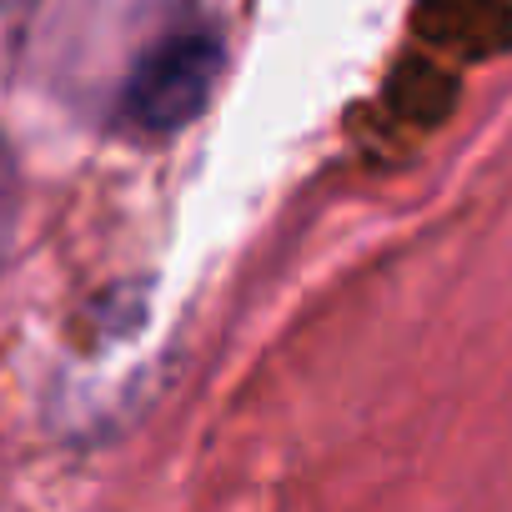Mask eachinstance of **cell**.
Segmentation results:
<instances>
[{
  "instance_id": "6da1fadb",
  "label": "cell",
  "mask_w": 512,
  "mask_h": 512,
  "mask_svg": "<svg viewBox=\"0 0 512 512\" xmlns=\"http://www.w3.org/2000/svg\"><path fill=\"white\" fill-rule=\"evenodd\" d=\"M216 76H221V41L206 31H176L136 61L121 111L141 131H156V136L181 131L211 101Z\"/></svg>"
},
{
  "instance_id": "7a4b0ae2",
  "label": "cell",
  "mask_w": 512,
  "mask_h": 512,
  "mask_svg": "<svg viewBox=\"0 0 512 512\" xmlns=\"http://www.w3.org/2000/svg\"><path fill=\"white\" fill-rule=\"evenodd\" d=\"M16 206H21V191H16V161H11V146H6V136H0V262H6V251H11Z\"/></svg>"
}]
</instances>
